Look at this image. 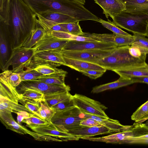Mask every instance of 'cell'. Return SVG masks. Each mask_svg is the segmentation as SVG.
Segmentation results:
<instances>
[{"label":"cell","mask_w":148,"mask_h":148,"mask_svg":"<svg viewBox=\"0 0 148 148\" xmlns=\"http://www.w3.org/2000/svg\"><path fill=\"white\" fill-rule=\"evenodd\" d=\"M148 112V100L140 106L131 116L132 120L135 124L144 116Z\"/></svg>","instance_id":"cell-38"},{"label":"cell","mask_w":148,"mask_h":148,"mask_svg":"<svg viewBox=\"0 0 148 148\" xmlns=\"http://www.w3.org/2000/svg\"><path fill=\"white\" fill-rule=\"evenodd\" d=\"M131 79L134 83H142L148 84V76L134 77Z\"/></svg>","instance_id":"cell-48"},{"label":"cell","mask_w":148,"mask_h":148,"mask_svg":"<svg viewBox=\"0 0 148 148\" xmlns=\"http://www.w3.org/2000/svg\"><path fill=\"white\" fill-rule=\"evenodd\" d=\"M16 114L17 115V122L19 124L22 122L24 119L34 115H36L34 114L25 111H19L17 112Z\"/></svg>","instance_id":"cell-47"},{"label":"cell","mask_w":148,"mask_h":148,"mask_svg":"<svg viewBox=\"0 0 148 148\" xmlns=\"http://www.w3.org/2000/svg\"><path fill=\"white\" fill-rule=\"evenodd\" d=\"M67 132L81 139L83 137H90L113 132L109 129L102 125L92 127L83 126L70 130Z\"/></svg>","instance_id":"cell-18"},{"label":"cell","mask_w":148,"mask_h":148,"mask_svg":"<svg viewBox=\"0 0 148 148\" xmlns=\"http://www.w3.org/2000/svg\"><path fill=\"white\" fill-rule=\"evenodd\" d=\"M45 32V31L41 27H37L25 40L20 47L27 49L32 48L42 37Z\"/></svg>","instance_id":"cell-28"},{"label":"cell","mask_w":148,"mask_h":148,"mask_svg":"<svg viewBox=\"0 0 148 148\" xmlns=\"http://www.w3.org/2000/svg\"><path fill=\"white\" fill-rule=\"evenodd\" d=\"M113 71L120 77L126 78L148 76V64L144 66L115 69Z\"/></svg>","instance_id":"cell-22"},{"label":"cell","mask_w":148,"mask_h":148,"mask_svg":"<svg viewBox=\"0 0 148 148\" xmlns=\"http://www.w3.org/2000/svg\"><path fill=\"white\" fill-rule=\"evenodd\" d=\"M9 58L1 69L2 71L8 70L12 66V71L18 73L30 64L35 53L33 49L21 47L12 49Z\"/></svg>","instance_id":"cell-6"},{"label":"cell","mask_w":148,"mask_h":148,"mask_svg":"<svg viewBox=\"0 0 148 148\" xmlns=\"http://www.w3.org/2000/svg\"><path fill=\"white\" fill-rule=\"evenodd\" d=\"M72 99L75 106L83 113L103 118L108 117L105 112L108 108L100 102L77 93L72 95Z\"/></svg>","instance_id":"cell-8"},{"label":"cell","mask_w":148,"mask_h":148,"mask_svg":"<svg viewBox=\"0 0 148 148\" xmlns=\"http://www.w3.org/2000/svg\"><path fill=\"white\" fill-rule=\"evenodd\" d=\"M28 126L34 132L39 134L59 138L62 141L78 140L79 139L68 132L61 131L51 122L47 125Z\"/></svg>","instance_id":"cell-16"},{"label":"cell","mask_w":148,"mask_h":148,"mask_svg":"<svg viewBox=\"0 0 148 148\" xmlns=\"http://www.w3.org/2000/svg\"><path fill=\"white\" fill-rule=\"evenodd\" d=\"M130 54L134 58L146 60L148 49L134 42L129 48Z\"/></svg>","instance_id":"cell-32"},{"label":"cell","mask_w":148,"mask_h":148,"mask_svg":"<svg viewBox=\"0 0 148 148\" xmlns=\"http://www.w3.org/2000/svg\"><path fill=\"white\" fill-rule=\"evenodd\" d=\"M22 123H26L28 126L45 125L50 123L46 120L42 119L35 115L24 119Z\"/></svg>","instance_id":"cell-39"},{"label":"cell","mask_w":148,"mask_h":148,"mask_svg":"<svg viewBox=\"0 0 148 148\" xmlns=\"http://www.w3.org/2000/svg\"><path fill=\"white\" fill-rule=\"evenodd\" d=\"M105 72L102 71L90 69L84 70L80 72L85 75L95 79L101 77Z\"/></svg>","instance_id":"cell-42"},{"label":"cell","mask_w":148,"mask_h":148,"mask_svg":"<svg viewBox=\"0 0 148 148\" xmlns=\"http://www.w3.org/2000/svg\"><path fill=\"white\" fill-rule=\"evenodd\" d=\"M117 47L114 44L101 41H79L69 40L61 50L79 51L110 50Z\"/></svg>","instance_id":"cell-14"},{"label":"cell","mask_w":148,"mask_h":148,"mask_svg":"<svg viewBox=\"0 0 148 148\" xmlns=\"http://www.w3.org/2000/svg\"><path fill=\"white\" fill-rule=\"evenodd\" d=\"M38 24L36 14L23 0H11L8 27L12 49L20 47Z\"/></svg>","instance_id":"cell-1"},{"label":"cell","mask_w":148,"mask_h":148,"mask_svg":"<svg viewBox=\"0 0 148 148\" xmlns=\"http://www.w3.org/2000/svg\"><path fill=\"white\" fill-rule=\"evenodd\" d=\"M0 119L2 123L7 129L20 134H29L35 140L42 141H57L58 139L53 137L39 134L29 130L25 127L17 122L13 118L12 112L9 111H0Z\"/></svg>","instance_id":"cell-7"},{"label":"cell","mask_w":148,"mask_h":148,"mask_svg":"<svg viewBox=\"0 0 148 148\" xmlns=\"http://www.w3.org/2000/svg\"><path fill=\"white\" fill-rule=\"evenodd\" d=\"M70 91L66 90L44 95V101L51 108L71 96Z\"/></svg>","instance_id":"cell-27"},{"label":"cell","mask_w":148,"mask_h":148,"mask_svg":"<svg viewBox=\"0 0 148 148\" xmlns=\"http://www.w3.org/2000/svg\"><path fill=\"white\" fill-rule=\"evenodd\" d=\"M79 21L75 22L59 24L64 28L67 33L75 36H81L84 33L79 24Z\"/></svg>","instance_id":"cell-36"},{"label":"cell","mask_w":148,"mask_h":148,"mask_svg":"<svg viewBox=\"0 0 148 148\" xmlns=\"http://www.w3.org/2000/svg\"><path fill=\"white\" fill-rule=\"evenodd\" d=\"M40 108L36 115L40 118L50 122L56 111L52 108L49 107L44 101L40 102Z\"/></svg>","instance_id":"cell-33"},{"label":"cell","mask_w":148,"mask_h":148,"mask_svg":"<svg viewBox=\"0 0 148 148\" xmlns=\"http://www.w3.org/2000/svg\"><path fill=\"white\" fill-rule=\"evenodd\" d=\"M130 45L117 47L109 55L96 62L98 64L107 70H113L147 65L146 60L136 58L129 53Z\"/></svg>","instance_id":"cell-3"},{"label":"cell","mask_w":148,"mask_h":148,"mask_svg":"<svg viewBox=\"0 0 148 148\" xmlns=\"http://www.w3.org/2000/svg\"><path fill=\"white\" fill-rule=\"evenodd\" d=\"M22 111L34 114L23 105L6 99L0 98V111H9L16 114L17 112Z\"/></svg>","instance_id":"cell-25"},{"label":"cell","mask_w":148,"mask_h":148,"mask_svg":"<svg viewBox=\"0 0 148 148\" xmlns=\"http://www.w3.org/2000/svg\"><path fill=\"white\" fill-rule=\"evenodd\" d=\"M21 102L23 105L35 115L40 107V102H34L28 101Z\"/></svg>","instance_id":"cell-44"},{"label":"cell","mask_w":148,"mask_h":148,"mask_svg":"<svg viewBox=\"0 0 148 148\" xmlns=\"http://www.w3.org/2000/svg\"><path fill=\"white\" fill-rule=\"evenodd\" d=\"M103 10V13L108 18L112 19L125 10V4L123 0H94Z\"/></svg>","instance_id":"cell-17"},{"label":"cell","mask_w":148,"mask_h":148,"mask_svg":"<svg viewBox=\"0 0 148 148\" xmlns=\"http://www.w3.org/2000/svg\"><path fill=\"white\" fill-rule=\"evenodd\" d=\"M144 123L145 125L148 128V119L146 121V122Z\"/></svg>","instance_id":"cell-52"},{"label":"cell","mask_w":148,"mask_h":148,"mask_svg":"<svg viewBox=\"0 0 148 148\" xmlns=\"http://www.w3.org/2000/svg\"><path fill=\"white\" fill-rule=\"evenodd\" d=\"M148 119V112L141 119H140L136 123L134 124L135 125L138 124H140L146 121Z\"/></svg>","instance_id":"cell-50"},{"label":"cell","mask_w":148,"mask_h":148,"mask_svg":"<svg viewBox=\"0 0 148 148\" xmlns=\"http://www.w3.org/2000/svg\"><path fill=\"white\" fill-rule=\"evenodd\" d=\"M98 22L101 23L104 27L112 31L115 35L127 36H132L121 29L113 21H111L108 19V21H105L99 18Z\"/></svg>","instance_id":"cell-34"},{"label":"cell","mask_w":148,"mask_h":148,"mask_svg":"<svg viewBox=\"0 0 148 148\" xmlns=\"http://www.w3.org/2000/svg\"><path fill=\"white\" fill-rule=\"evenodd\" d=\"M0 81L7 82L16 88L22 82L19 74L9 70H5L1 73Z\"/></svg>","instance_id":"cell-29"},{"label":"cell","mask_w":148,"mask_h":148,"mask_svg":"<svg viewBox=\"0 0 148 148\" xmlns=\"http://www.w3.org/2000/svg\"><path fill=\"white\" fill-rule=\"evenodd\" d=\"M19 94L20 99L19 101L34 102H40L44 101V94L39 92L26 90Z\"/></svg>","instance_id":"cell-31"},{"label":"cell","mask_w":148,"mask_h":148,"mask_svg":"<svg viewBox=\"0 0 148 148\" xmlns=\"http://www.w3.org/2000/svg\"><path fill=\"white\" fill-rule=\"evenodd\" d=\"M86 118L85 114L74 106L56 112L51 121L62 131H68L82 127L81 121Z\"/></svg>","instance_id":"cell-5"},{"label":"cell","mask_w":148,"mask_h":148,"mask_svg":"<svg viewBox=\"0 0 148 148\" xmlns=\"http://www.w3.org/2000/svg\"><path fill=\"white\" fill-rule=\"evenodd\" d=\"M78 2H79L82 3V4L84 5L85 3L86 0H72Z\"/></svg>","instance_id":"cell-51"},{"label":"cell","mask_w":148,"mask_h":148,"mask_svg":"<svg viewBox=\"0 0 148 148\" xmlns=\"http://www.w3.org/2000/svg\"><path fill=\"white\" fill-rule=\"evenodd\" d=\"M86 118H92L102 125L109 129L113 132L115 133L127 131L132 129L133 125H123L118 120L109 117L103 118L90 114H85Z\"/></svg>","instance_id":"cell-19"},{"label":"cell","mask_w":148,"mask_h":148,"mask_svg":"<svg viewBox=\"0 0 148 148\" xmlns=\"http://www.w3.org/2000/svg\"><path fill=\"white\" fill-rule=\"evenodd\" d=\"M143 134V131L141 125L137 124L134 125L132 129L127 131L116 132L102 137H86L81 139L107 143L121 144H123L124 142L129 138L140 136Z\"/></svg>","instance_id":"cell-11"},{"label":"cell","mask_w":148,"mask_h":148,"mask_svg":"<svg viewBox=\"0 0 148 148\" xmlns=\"http://www.w3.org/2000/svg\"><path fill=\"white\" fill-rule=\"evenodd\" d=\"M5 34L3 28L0 26V65L1 69L9 58V45Z\"/></svg>","instance_id":"cell-26"},{"label":"cell","mask_w":148,"mask_h":148,"mask_svg":"<svg viewBox=\"0 0 148 148\" xmlns=\"http://www.w3.org/2000/svg\"><path fill=\"white\" fill-rule=\"evenodd\" d=\"M74 106L72 99V95H71L67 99L53 106L51 108L56 112Z\"/></svg>","instance_id":"cell-40"},{"label":"cell","mask_w":148,"mask_h":148,"mask_svg":"<svg viewBox=\"0 0 148 148\" xmlns=\"http://www.w3.org/2000/svg\"><path fill=\"white\" fill-rule=\"evenodd\" d=\"M0 82V98L18 103L20 99V95L16 88L7 82L2 81Z\"/></svg>","instance_id":"cell-24"},{"label":"cell","mask_w":148,"mask_h":148,"mask_svg":"<svg viewBox=\"0 0 148 148\" xmlns=\"http://www.w3.org/2000/svg\"><path fill=\"white\" fill-rule=\"evenodd\" d=\"M49 31L62 32L67 33V30L59 24L54 26L50 29Z\"/></svg>","instance_id":"cell-49"},{"label":"cell","mask_w":148,"mask_h":148,"mask_svg":"<svg viewBox=\"0 0 148 148\" xmlns=\"http://www.w3.org/2000/svg\"><path fill=\"white\" fill-rule=\"evenodd\" d=\"M35 14L56 12L77 21L93 20L95 15L80 3L72 0H23Z\"/></svg>","instance_id":"cell-2"},{"label":"cell","mask_w":148,"mask_h":148,"mask_svg":"<svg viewBox=\"0 0 148 148\" xmlns=\"http://www.w3.org/2000/svg\"><path fill=\"white\" fill-rule=\"evenodd\" d=\"M125 10L131 12L148 15V0H123Z\"/></svg>","instance_id":"cell-23"},{"label":"cell","mask_w":148,"mask_h":148,"mask_svg":"<svg viewBox=\"0 0 148 148\" xmlns=\"http://www.w3.org/2000/svg\"><path fill=\"white\" fill-rule=\"evenodd\" d=\"M16 88L19 94L26 90H31L39 92L44 95L71 90L70 87L66 84H49L37 79L23 81Z\"/></svg>","instance_id":"cell-9"},{"label":"cell","mask_w":148,"mask_h":148,"mask_svg":"<svg viewBox=\"0 0 148 148\" xmlns=\"http://www.w3.org/2000/svg\"><path fill=\"white\" fill-rule=\"evenodd\" d=\"M67 73L66 72L43 75L37 79L49 84L64 85L65 78Z\"/></svg>","instance_id":"cell-30"},{"label":"cell","mask_w":148,"mask_h":148,"mask_svg":"<svg viewBox=\"0 0 148 148\" xmlns=\"http://www.w3.org/2000/svg\"><path fill=\"white\" fill-rule=\"evenodd\" d=\"M123 144H148V134L131 137L125 140Z\"/></svg>","instance_id":"cell-41"},{"label":"cell","mask_w":148,"mask_h":148,"mask_svg":"<svg viewBox=\"0 0 148 148\" xmlns=\"http://www.w3.org/2000/svg\"><path fill=\"white\" fill-rule=\"evenodd\" d=\"M69 40L60 39L45 31L41 38L32 48L35 54L41 51L49 50L61 51Z\"/></svg>","instance_id":"cell-15"},{"label":"cell","mask_w":148,"mask_h":148,"mask_svg":"<svg viewBox=\"0 0 148 148\" xmlns=\"http://www.w3.org/2000/svg\"><path fill=\"white\" fill-rule=\"evenodd\" d=\"M47 32H48L53 36L60 39L74 40L75 38V35L66 32L55 31H49Z\"/></svg>","instance_id":"cell-43"},{"label":"cell","mask_w":148,"mask_h":148,"mask_svg":"<svg viewBox=\"0 0 148 148\" xmlns=\"http://www.w3.org/2000/svg\"><path fill=\"white\" fill-rule=\"evenodd\" d=\"M18 73L20 75L22 82L37 79L43 75L33 68H27Z\"/></svg>","instance_id":"cell-37"},{"label":"cell","mask_w":148,"mask_h":148,"mask_svg":"<svg viewBox=\"0 0 148 148\" xmlns=\"http://www.w3.org/2000/svg\"><path fill=\"white\" fill-rule=\"evenodd\" d=\"M36 14L38 24L47 32L55 25L77 21L67 15L58 12L43 13Z\"/></svg>","instance_id":"cell-12"},{"label":"cell","mask_w":148,"mask_h":148,"mask_svg":"<svg viewBox=\"0 0 148 148\" xmlns=\"http://www.w3.org/2000/svg\"><path fill=\"white\" fill-rule=\"evenodd\" d=\"M134 39V42L148 49V39L145 36L137 34L133 35Z\"/></svg>","instance_id":"cell-45"},{"label":"cell","mask_w":148,"mask_h":148,"mask_svg":"<svg viewBox=\"0 0 148 148\" xmlns=\"http://www.w3.org/2000/svg\"><path fill=\"white\" fill-rule=\"evenodd\" d=\"M115 48L110 50L90 51L61 50V52L65 56L95 63L110 55Z\"/></svg>","instance_id":"cell-13"},{"label":"cell","mask_w":148,"mask_h":148,"mask_svg":"<svg viewBox=\"0 0 148 148\" xmlns=\"http://www.w3.org/2000/svg\"><path fill=\"white\" fill-rule=\"evenodd\" d=\"M134 83H135L131 79L120 76L119 79L115 81L94 87L91 92L98 93L108 90L116 89Z\"/></svg>","instance_id":"cell-21"},{"label":"cell","mask_w":148,"mask_h":148,"mask_svg":"<svg viewBox=\"0 0 148 148\" xmlns=\"http://www.w3.org/2000/svg\"><path fill=\"white\" fill-rule=\"evenodd\" d=\"M65 65L77 71L81 72L87 70H95L106 72V69L101 66L94 63L72 58L63 56Z\"/></svg>","instance_id":"cell-20"},{"label":"cell","mask_w":148,"mask_h":148,"mask_svg":"<svg viewBox=\"0 0 148 148\" xmlns=\"http://www.w3.org/2000/svg\"><path fill=\"white\" fill-rule=\"evenodd\" d=\"M113 22L118 27L132 33L148 37V15L125 10L116 16Z\"/></svg>","instance_id":"cell-4"},{"label":"cell","mask_w":148,"mask_h":148,"mask_svg":"<svg viewBox=\"0 0 148 148\" xmlns=\"http://www.w3.org/2000/svg\"><path fill=\"white\" fill-rule=\"evenodd\" d=\"M60 50H49L35 54L30 64L27 68H32L38 65H47L53 67L65 65L63 55Z\"/></svg>","instance_id":"cell-10"},{"label":"cell","mask_w":148,"mask_h":148,"mask_svg":"<svg viewBox=\"0 0 148 148\" xmlns=\"http://www.w3.org/2000/svg\"><path fill=\"white\" fill-rule=\"evenodd\" d=\"M43 75H47L57 73H64L67 72L61 69L56 67L47 65H38L32 68Z\"/></svg>","instance_id":"cell-35"},{"label":"cell","mask_w":148,"mask_h":148,"mask_svg":"<svg viewBox=\"0 0 148 148\" xmlns=\"http://www.w3.org/2000/svg\"><path fill=\"white\" fill-rule=\"evenodd\" d=\"M80 124L82 126L88 127L102 126L97 121L90 118H87L82 120Z\"/></svg>","instance_id":"cell-46"}]
</instances>
